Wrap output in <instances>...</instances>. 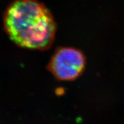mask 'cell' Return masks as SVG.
<instances>
[{
	"mask_svg": "<svg viewBox=\"0 0 124 124\" xmlns=\"http://www.w3.org/2000/svg\"><path fill=\"white\" fill-rule=\"evenodd\" d=\"M3 27L20 47L46 51L52 46L57 24L50 10L38 0H15L3 15Z\"/></svg>",
	"mask_w": 124,
	"mask_h": 124,
	"instance_id": "1",
	"label": "cell"
},
{
	"mask_svg": "<svg viewBox=\"0 0 124 124\" xmlns=\"http://www.w3.org/2000/svg\"><path fill=\"white\" fill-rule=\"evenodd\" d=\"M86 64L85 54L74 47L59 46L48 64L47 69L60 80H74L83 73Z\"/></svg>",
	"mask_w": 124,
	"mask_h": 124,
	"instance_id": "2",
	"label": "cell"
}]
</instances>
